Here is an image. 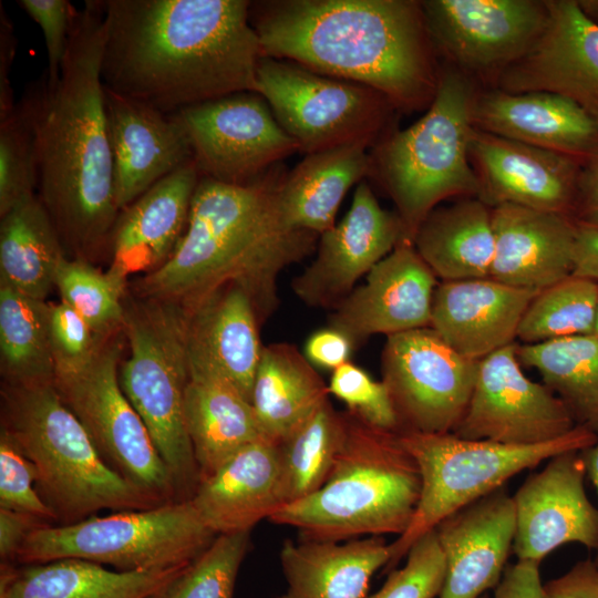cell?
<instances>
[{
  "mask_svg": "<svg viewBox=\"0 0 598 598\" xmlns=\"http://www.w3.org/2000/svg\"><path fill=\"white\" fill-rule=\"evenodd\" d=\"M427 33L452 66L495 79L542 34L548 10L535 0L421 1Z\"/></svg>",
  "mask_w": 598,
  "mask_h": 598,
  "instance_id": "9a60e30c",
  "label": "cell"
},
{
  "mask_svg": "<svg viewBox=\"0 0 598 598\" xmlns=\"http://www.w3.org/2000/svg\"><path fill=\"white\" fill-rule=\"evenodd\" d=\"M165 592H166V590L163 591V592H161V594H158V595H155V596H153V597H151V598H165Z\"/></svg>",
  "mask_w": 598,
  "mask_h": 598,
  "instance_id": "94428289",
  "label": "cell"
},
{
  "mask_svg": "<svg viewBox=\"0 0 598 598\" xmlns=\"http://www.w3.org/2000/svg\"><path fill=\"white\" fill-rule=\"evenodd\" d=\"M353 347L346 334L329 327L313 332L307 339L305 357L312 365L333 371L349 362Z\"/></svg>",
  "mask_w": 598,
  "mask_h": 598,
  "instance_id": "681fc988",
  "label": "cell"
},
{
  "mask_svg": "<svg viewBox=\"0 0 598 598\" xmlns=\"http://www.w3.org/2000/svg\"><path fill=\"white\" fill-rule=\"evenodd\" d=\"M124 340L123 331L105 339L84 370L55 378V386L112 470L163 503L179 502L167 466L121 389Z\"/></svg>",
  "mask_w": 598,
  "mask_h": 598,
  "instance_id": "7c38bea8",
  "label": "cell"
},
{
  "mask_svg": "<svg viewBox=\"0 0 598 598\" xmlns=\"http://www.w3.org/2000/svg\"><path fill=\"white\" fill-rule=\"evenodd\" d=\"M412 243L442 281L489 277L494 258L492 207L478 197L436 207L422 221Z\"/></svg>",
  "mask_w": 598,
  "mask_h": 598,
  "instance_id": "836d02e7",
  "label": "cell"
},
{
  "mask_svg": "<svg viewBox=\"0 0 598 598\" xmlns=\"http://www.w3.org/2000/svg\"><path fill=\"white\" fill-rule=\"evenodd\" d=\"M517 347L509 344L478 361L470 403L453 434L528 446L557 440L577 426L566 404L524 373Z\"/></svg>",
  "mask_w": 598,
  "mask_h": 598,
  "instance_id": "2e32d148",
  "label": "cell"
},
{
  "mask_svg": "<svg viewBox=\"0 0 598 598\" xmlns=\"http://www.w3.org/2000/svg\"><path fill=\"white\" fill-rule=\"evenodd\" d=\"M369 151L354 144L307 154L280 183L279 199L287 221L318 236L332 228L348 190L369 177Z\"/></svg>",
  "mask_w": 598,
  "mask_h": 598,
  "instance_id": "d6a6232c",
  "label": "cell"
},
{
  "mask_svg": "<svg viewBox=\"0 0 598 598\" xmlns=\"http://www.w3.org/2000/svg\"><path fill=\"white\" fill-rule=\"evenodd\" d=\"M1 432L34 466L37 491L54 512L56 525L74 524L105 509L165 504L107 465L54 381L2 382Z\"/></svg>",
  "mask_w": 598,
  "mask_h": 598,
  "instance_id": "5b68a950",
  "label": "cell"
},
{
  "mask_svg": "<svg viewBox=\"0 0 598 598\" xmlns=\"http://www.w3.org/2000/svg\"><path fill=\"white\" fill-rule=\"evenodd\" d=\"M188 365L184 414L202 480L265 437L251 403L225 377L189 359Z\"/></svg>",
  "mask_w": 598,
  "mask_h": 598,
  "instance_id": "4dcf8cb0",
  "label": "cell"
},
{
  "mask_svg": "<svg viewBox=\"0 0 598 598\" xmlns=\"http://www.w3.org/2000/svg\"><path fill=\"white\" fill-rule=\"evenodd\" d=\"M216 536L189 499L171 502L40 526L28 535L14 564L78 558L118 571L157 570L189 565Z\"/></svg>",
  "mask_w": 598,
  "mask_h": 598,
  "instance_id": "30bf717a",
  "label": "cell"
},
{
  "mask_svg": "<svg viewBox=\"0 0 598 598\" xmlns=\"http://www.w3.org/2000/svg\"><path fill=\"white\" fill-rule=\"evenodd\" d=\"M586 474L589 476L590 481L595 485L597 493H598V440L590 445L589 447L580 451ZM596 561L598 563V549Z\"/></svg>",
  "mask_w": 598,
  "mask_h": 598,
  "instance_id": "6f0895ef",
  "label": "cell"
},
{
  "mask_svg": "<svg viewBox=\"0 0 598 598\" xmlns=\"http://www.w3.org/2000/svg\"><path fill=\"white\" fill-rule=\"evenodd\" d=\"M544 598H598V565L586 559L544 585Z\"/></svg>",
  "mask_w": 598,
  "mask_h": 598,
  "instance_id": "f907efd6",
  "label": "cell"
},
{
  "mask_svg": "<svg viewBox=\"0 0 598 598\" xmlns=\"http://www.w3.org/2000/svg\"><path fill=\"white\" fill-rule=\"evenodd\" d=\"M124 307L130 355L120 364V385L167 466L179 501H187L200 476L184 414L189 375L185 309L128 293Z\"/></svg>",
  "mask_w": 598,
  "mask_h": 598,
  "instance_id": "ba28073f",
  "label": "cell"
},
{
  "mask_svg": "<svg viewBox=\"0 0 598 598\" xmlns=\"http://www.w3.org/2000/svg\"><path fill=\"white\" fill-rule=\"evenodd\" d=\"M0 118L6 117L16 106L9 74L14 59L16 38L13 27L0 6Z\"/></svg>",
  "mask_w": 598,
  "mask_h": 598,
  "instance_id": "11a10c76",
  "label": "cell"
},
{
  "mask_svg": "<svg viewBox=\"0 0 598 598\" xmlns=\"http://www.w3.org/2000/svg\"><path fill=\"white\" fill-rule=\"evenodd\" d=\"M200 177L247 185L299 151L267 101L245 91L177 112Z\"/></svg>",
  "mask_w": 598,
  "mask_h": 598,
  "instance_id": "5bb4252c",
  "label": "cell"
},
{
  "mask_svg": "<svg viewBox=\"0 0 598 598\" xmlns=\"http://www.w3.org/2000/svg\"><path fill=\"white\" fill-rule=\"evenodd\" d=\"M255 92L307 154L360 144L371 148L392 130L396 107L377 90L262 56Z\"/></svg>",
  "mask_w": 598,
  "mask_h": 598,
  "instance_id": "8fae6325",
  "label": "cell"
},
{
  "mask_svg": "<svg viewBox=\"0 0 598 598\" xmlns=\"http://www.w3.org/2000/svg\"><path fill=\"white\" fill-rule=\"evenodd\" d=\"M344 417V439L326 482L268 520L298 529L302 539L400 536L420 499L417 464L398 432L373 427L349 412Z\"/></svg>",
  "mask_w": 598,
  "mask_h": 598,
  "instance_id": "8992f818",
  "label": "cell"
},
{
  "mask_svg": "<svg viewBox=\"0 0 598 598\" xmlns=\"http://www.w3.org/2000/svg\"><path fill=\"white\" fill-rule=\"evenodd\" d=\"M594 334H596L598 337V306H597V316H596V324H595Z\"/></svg>",
  "mask_w": 598,
  "mask_h": 598,
  "instance_id": "91938a15",
  "label": "cell"
},
{
  "mask_svg": "<svg viewBox=\"0 0 598 598\" xmlns=\"http://www.w3.org/2000/svg\"><path fill=\"white\" fill-rule=\"evenodd\" d=\"M104 86V85H103ZM120 212L193 159L177 113L168 114L104 87Z\"/></svg>",
  "mask_w": 598,
  "mask_h": 598,
  "instance_id": "7402d4cb",
  "label": "cell"
},
{
  "mask_svg": "<svg viewBox=\"0 0 598 598\" xmlns=\"http://www.w3.org/2000/svg\"><path fill=\"white\" fill-rule=\"evenodd\" d=\"M596 563H597V561H596ZM597 565H598V563H597Z\"/></svg>",
  "mask_w": 598,
  "mask_h": 598,
  "instance_id": "be15d7a7",
  "label": "cell"
},
{
  "mask_svg": "<svg viewBox=\"0 0 598 598\" xmlns=\"http://www.w3.org/2000/svg\"><path fill=\"white\" fill-rule=\"evenodd\" d=\"M68 257L60 235L38 195L0 216V282L45 300Z\"/></svg>",
  "mask_w": 598,
  "mask_h": 598,
  "instance_id": "d590c367",
  "label": "cell"
},
{
  "mask_svg": "<svg viewBox=\"0 0 598 598\" xmlns=\"http://www.w3.org/2000/svg\"><path fill=\"white\" fill-rule=\"evenodd\" d=\"M250 532L219 534L169 586L165 598H233Z\"/></svg>",
  "mask_w": 598,
  "mask_h": 598,
  "instance_id": "b9f144b4",
  "label": "cell"
},
{
  "mask_svg": "<svg viewBox=\"0 0 598 598\" xmlns=\"http://www.w3.org/2000/svg\"><path fill=\"white\" fill-rule=\"evenodd\" d=\"M401 443L415 460L421 494L408 529L390 543L392 570L411 546L457 509L504 486L518 473L568 451H581L598 434L577 425L568 434L538 445L515 446L466 440L453 433L399 432Z\"/></svg>",
  "mask_w": 598,
  "mask_h": 598,
  "instance_id": "9c48e42d",
  "label": "cell"
},
{
  "mask_svg": "<svg viewBox=\"0 0 598 598\" xmlns=\"http://www.w3.org/2000/svg\"><path fill=\"white\" fill-rule=\"evenodd\" d=\"M199 179L192 161L120 212L110 240L106 270L120 287L127 289L130 277L148 275L173 256L186 231Z\"/></svg>",
  "mask_w": 598,
  "mask_h": 598,
  "instance_id": "cb8c5ba5",
  "label": "cell"
},
{
  "mask_svg": "<svg viewBox=\"0 0 598 598\" xmlns=\"http://www.w3.org/2000/svg\"><path fill=\"white\" fill-rule=\"evenodd\" d=\"M445 559L439 598H480L501 581L516 532L504 486L457 509L434 528Z\"/></svg>",
  "mask_w": 598,
  "mask_h": 598,
  "instance_id": "603a6c76",
  "label": "cell"
},
{
  "mask_svg": "<svg viewBox=\"0 0 598 598\" xmlns=\"http://www.w3.org/2000/svg\"><path fill=\"white\" fill-rule=\"evenodd\" d=\"M546 4L548 17L542 34L498 75L495 87L509 93H557L598 120V24L575 0Z\"/></svg>",
  "mask_w": 598,
  "mask_h": 598,
  "instance_id": "d6986e66",
  "label": "cell"
},
{
  "mask_svg": "<svg viewBox=\"0 0 598 598\" xmlns=\"http://www.w3.org/2000/svg\"><path fill=\"white\" fill-rule=\"evenodd\" d=\"M103 20V2L86 0L58 80L43 76L21 100L34 132L37 195L68 257L91 264L109 256L120 214L101 79Z\"/></svg>",
  "mask_w": 598,
  "mask_h": 598,
  "instance_id": "7a4b0ae2",
  "label": "cell"
},
{
  "mask_svg": "<svg viewBox=\"0 0 598 598\" xmlns=\"http://www.w3.org/2000/svg\"><path fill=\"white\" fill-rule=\"evenodd\" d=\"M49 338L55 378L84 370L104 341L94 334L78 312L62 301L50 303Z\"/></svg>",
  "mask_w": 598,
  "mask_h": 598,
  "instance_id": "bcb514c9",
  "label": "cell"
},
{
  "mask_svg": "<svg viewBox=\"0 0 598 598\" xmlns=\"http://www.w3.org/2000/svg\"><path fill=\"white\" fill-rule=\"evenodd\" d=\"M250 23L264 56L372 87L401 111L434 97L440 69L421 1H256Z\"/></svg>",
  "mask_w": 598,
  "mask_h": 598,
  "instance_id": "3957f363",
  "label": "cell"
},
{
  "mask_svg": "<svg viewBox=\"0 0 598 598\" xmlns=\"http://www.w3.org/2000/svg\"><path fill=\"white\" fill-rule=\"evenodd\" d=\"M476 95L468 75L452 65L440 70L426 113L405 130H392L369 151V177L393 199L410 241L442 200L480 197L470 159Z\"/></svg>",
  "mask_w": 598,
  "mask_h": 598,
  "instance_id": "52a82bcc",
  "label": "cell"
},
{
  "mask_svg": "<svg viewBox=\"0 0 598 598\" xmlns=\"http://www.w3.org/2000/svg\"><path fill=\"white\" fill-rule=\"evenodd\" d=\"M598 281L570 275L540 290L525 310L517 330L522 344L595 332Z\"/></svg>",
  "mask_w": 598,
  "mask_h": 598,
  "instance_id": "ab89813d",
  "label": "cell"
},
{
  "mask_svg": "<svg viewBox=\"0 0 598 598\" xmlns=\"http://www.w3.org/2000/svg\"><path fill=\"white\" fill-rule=\"evenodd\" d=\"M381 368L399 432L443 434L453 433L466 412L478 361L425 327L388 336Z\"/></svg>",
  "mask_w": 598,
  "mask_h": 598,
  "instance_id": "4fadbf2b",
  "label": "cell"
},
{
  "mask_svg": "<svg viewBox=\"0 0 598 598\" xmlns=\"http://www.w3.org/2000/svg\"><path fill=\"white\" fill-rule=\"evenodd\" d=\"M17 3L43 32L48 56L44 78L52 84L60 75L76 9L68 0H19Z\"/></svg>",
  "mask_w": 598,
  "mask_h": 598,
  "instance_id": "c3c4849f",
  "label": "cell"
},
{
  "mask_svg": "<svg viewBox=\"0 0 598 598\" xmlns=\"http://www.w3.org/2000/svg\"><path fill=\"white\" fill-rule=\"evenodd\" d=\"M470 159L481 184L478 198L488 206L513 204L573 217L584 161L477 128Z\"/></svg>",
  "mask_w": 598,
  "mask_h": 598,
  "instance_id": "ffe728a7",
  "label": "cell"
},
{
  "mask_svg": "<svg viewBox=\"0 0 598 598\" xmlns=\"http://www.w3.org/2000/svg\"><path fill=\"white\" fill-rule=\"evenodd\" d=\"M285 174L275 166L247 185L200 177L178 247L162 267L134 280L132 293L187 308L236 285L249 293L262 322L277 307L280 272L319 238L287 221L279 199Z\"/></svg>",
  "mask_w": 598,
  "mask_h": 598,
  "instance_id": "277c9868",
  "label": "cell"
},
{
  "mask_svg": "<svg viewBox=\"0 0 598 598\" xmlns=\"http://www.w3.org/2000/svg\"><path fill=\"white\" fill-rule=\"evenodd\" d=\"M519 362L536 370L577 425L598 434V337L573 336L518 344Z\"/></svg>",
  "mask_w": 598,
  "mask_h": 598,
  "instance_id": "8d00e7d4",
  "label": "cell"
},
{
  "mask_svg": "<svg viewBox=\"0 0 598 598\" xmlns=\"http://www.w3.org/2000/svg\"><path fill=\"white\" fill-rule=\"evenodd\" d=\"M55 288L61 301L78 312L99 339L123 331L127 289L120 287L106 271L89 261L66 257L58 269Z\"/></svg>",
  "mask_w": 598,
  "mask_h": 598,
  "instance_id": "60d3db41",
  "label": "cell"
},
{
  "mask_svg": "<svg viewBox=\"0 0 598 598\" xmlns=\"http://www.w3.org/2000/svg\"><path fill=\"white\" fill-rule=\"evenodd\" d=\"M403 239L398 213L385 210L362 181L342 220L319 236L317 256L293 279L292 290L310 307L334 308Z\"/></svg>",
  "mask_w": 598,
  "mask_h": 598,
  "instance_id": "e0dca14e",
  "label": "cell"
},
{
  "mask_svg": "<svg viewBox=\"0 0 598 598\" xmlns=\"http://www.w3.org/2000/svg\"><path fill=\"white\" fill-rule=\"evenodd\" d=\"M35 483L32 463L0 432V508L30 514L56 525V516L39 495Z\"/></svg>",
  "mask_w": 598,
  "mask_h": 598,
  "instance_id": "7dc6e473",
  "label": "cell"
},
{
  "mask_svg": "<svg viewBox=\"0 0 598 598\" xmlns=\"http://www.w3.org/2000/svg\"><path fill=\"white\" fill-rule=\"evenodd\" d=\"M474 127L586 161L598 150V120L570 99L548 92L477 93Z\"/></svg>",
  "mask_w": 598,
  "mask_h": 598,
  "instance_id": "484cf974",
  "label": "cell"
},
{
  "mask_svg": "<svg viewBox=\"0 0 598 598\" xmlns=\"http://www.w3.org/2000/svg\"><path fill=\"white\" fill-rule=\"evenodd\" d=\"M104 87L164 113L254 91L264 56L247 0H104Z\"/></svg>",
  "mask_w": 598,
  "mask_h": 598,
  "instance_id": "6da1fadb",
  "label": "cell"
},
{
  "mask_svg": "<svg viewBox=\"0 0 598 598\" xmlns=\"http://www.w3.org/2000/svg\"><path fill=\"white\" fill-rule=\"evenodd\" d=\"M493 598H544L539 564L517 560L506 566Z\"/></svg>",
  "mask_w": 598,
  "mask_h": 598,
  "instance_id": "816d5d0a",
  "label": "cell"
},
{
  "mask_svg": "<svg viewBox=\"0 0 598 598\" xmlns=\"http://www.w3.org/2000/svg\"><path fill=\"white\" fill-rule=\"evenodd\" d=\"M586 475L580 451L564 452L548 458L512 495L517 560L540 564L569 543L598 549V508L587 496Z\"/></svg>",
  "mask_w": 598,
  "mask_h": 598,
  "instance_id": "ac0fdd59",
  "label": "cell"
},
{
  "mask_svg": "<svg viewBox=\"0 0 598 598\" xmlns=\"http://www.w3.org/2000/svg\"><path fill=\"white\" fill-rule=\"evenodd\" d=\"M573 275L598 281L597 226L577 223Z\"/></svg>",
  "mask_w": 598,
  "mask_h": 598,
  "instance_id": "9f6ffc18",
  "label": "cell"
},
{
  "mask_svg": "<svg viewBox=\"0 0 598 598\" xmlns=\"http://www.w3.org/2000/svg\"><path fill=\"white\" fill-rule=\"evenodd\" d=\"M50 303L0 282V364L2 382H53L49 338Z\"/></svg>",
  "mask_w": 598,
  "mask_h": 598,
  "instance_id": "74e56055",
  "label": "cell"
},
{
  "mask_svg": "<svg viewBox=\"0 0 598 598\" xmlns=\"http://www.w3.org/2000/svg\"><path fill=\"white\" fill-rule=\"evenodd\" d=\"M573 217L598 227V150L582 164Z\"/></svg>",
  "mask_w": 598,
  "mask_h": 598,
  "instance_id": "db71d44e",
  "label": "cell"
},
{
  "mask_svg": "<svg viewBox=\"0 0 598 598\" xmlns=\"http://www.w3.org/2000/svg\"><path fill=\"white\" fill-rule=\"evenodd\" d=\"M480 598H491L487 594L483 595L482 597Z\"/></svg>",
  "mask_w": 598,
  "mask_h": 598,
  "instance_id": "6125c7cd",
  "label": "cell"
},
{
  "mask_svg": "<svg viewBox=\"0 0 598 598\" xmlns=\"http://www.w3.org/2000/svg\"><path fill=\"white\" fill-rule=\"evenodd\" d=\"M346 433L344 413L328 400L278 443L285 503L305 498L329 476Z\"/></svg>",
  "mask_w": 598,
  "mask_h": 598,
  "instance_id": "f35d334b",
  "label": "cell"
},
{
  "mask_svg": "<svg viewBox=\"0 0 598 598\" xmlns=\"http://www.w3.org/2000/svg\"><path fill=\"white\" fill-rule=\"evenodd\" d=\"M329 389L293 346H264L250 403L265 440L280 443L329 400Z\"/></svg>",
  "mask_w": 598,
  "mask_h": 598,
  "instance_id": "e575fe53",
  "label": "cell"
},
{
  "mask_svg": "<svg viewBox=\"0 0 598 598\" xmlns=\"http://www.w3.org/2000/svg\"><path fill=\"white\" fill-rule=\"evenodd\" d=\"M328 389L348 406L349 413L364 423L399 432V419L385 384L373 380L362 368L350 361L337 368L332 371Z\"/></svg>",
  "mask_w": 598,
  "mask_h": 598,
  "instance_id": "f6af8a7d",
  "label": "cell"
},
{
  "mask_svg": "<svg viewBox=\"0 0 598 598\" xmlns=\"http://www.w3.org/2000/svg\"><path fill=\"white\" fill-rule=\"evenodd\" d=\"M189 501L216 535L250 532L286 505L278 445H246L202 478Z\"/></svg>",
  "mask_w": 598,
  "mask_h": 598,
  "instance_id": "83f0119b",
  "label": "cell"
},
{
  "mask_svg": "<svg viewBox=\"0 0 598 598\" xmlns=\"http://www.w3.org/2000/svg\"><path fill=\"white\" fill-rule=\"evenodd\" d=\"M489 278L540 291L573 275L577 223L565 214L513 204L492 207Z\"/></svg>",
  "mask_w": 598,
  "mask_h": 598,
  "instance_id": "d4e9b609",
  "label": "cell"
},
{
  "mask_svg": "<svg viewBox=\"0 0 598 598\" xmlns=\"http://www.w3.org/2000/svg\"><path fill=\"white\" fill-rule=\"evenodd\" d=\"M582 13L598 24V0L577 1Z\"/></svg>",
  "mask_w": 598,
  "mask_h": 598,
  "instance_id": "680465c9",
  "label": "cell"
},
{
  "mask_svg": "<svg viewBox=\"0 0 598 598\" xmlns=\"http://www.w3.org/2000/svg\"><path fill=\"white\" fill-rule=\"evenodd\" d=\"M436 276L403 239L337 307L329 327L353 346L373 334L391 336L430 327Z\"/></svg>",
  "mask_w": 598,
  "mask_h": 598,
  "instance_id": "44dd1931",
  "label": "cell"
},
{
  "mask_svg": "<svg viewBox=\"0 0 598 598\" xmlns=\"http://www.w3.org/2000/svg\"><path fill=\"white\" fill-rule=\"evenodd\" d=\"M184 309L188 359L225 377L250 402L264 346L249 293L228 285Z\"/></svg>",
  "mask_w": 598,
  "mask_h": 598,
  "instance_id": "f1b7e54d",
  "label": "cell"
},
{
  "mask_svg": "<svg viewBox=\"0 0 598 598\" xmlns=\"http://www.w3.org/2000/svg\"><path fill=\"white\" fill-rule=\"evenodd\" d=\"M537 292L489 277L442 281L434 292L430 328L460 354L480 361L515 343Z\"/></svg>",
  "mask_w": 598,
  "mask_h": 598,
  "instance_id": "4316f807",
  "label": "cell"
},
{
  "mask_svg": "<svg viewBox=\"0 0 598 598\" xmlns=\"http://www.w3.org/2000/svg\"><path fill=\"white\" fill-rule=\"evenodd\" d=\"M43 525L50 524L30 514L0 508L1 564H14L17 554L28 535Z\"/></svg>",
  "mask_w": 598,
  "mask_h": 598,
  "instance_id": "f5cc1de1",
  "label": "cell"
},
{
  "mask_svg": "<svg viewBox=\"0 0 598 598\" xmlns=\"http://www.w3.org/2000/svg\"><path fill=\"white\" fill-rule=\"evenodd\" d=\"M188 566L118 571L78 558L1 564L0 598H151L167 590Z\"/></svg>",
  "mask_w": 598,
  "mask_h": 598,
  "instance_id": "1f68e13d",
  "label": "cell"
},
{
  "mask_svg": "<svg viewBox=\"0 0 598 598\" xmlns=\"http://www.w3.org/2000/svg\"><path fill=\"white\" fill-rule=\"evenodd\" d=\"M403 567L392 569L383 586L365 598H439L445 579V559L435 529L420 537Z\"/></svg>",
  "mask_w": 598,
  "mask_h": 598,
  "instance_id": "ee69618b",
  "label": "cell"
},
{
  "mask_svg": "<svg viewBox=\"0 0 598 598\" xmlns=\"http://www.w3.org/2000/svg\"><path fill=\"white\" fill-rule=\"evenodd\" d=\"M37 154L31 118L22 101L0 118V216L37 194Z\"/></svg>",
  "mask_w": 598,
  "mask_h": 598,
  "instance_id": "7bdbcfd3",
  "label": "cell"
},
{
  "mask_svg": "<svg viewBox=\"0 0 598 598\" xmlns=\"http://www.w3.org/2000/svg\"><path fill=\"white\" fill-rule=\"evenodd\" d=\"M390 560L382 536L349 540L287 539L280 550L286 590L279 598H365Z\"/></svg>",
  "mask_w": 598,
  "mask_h": 598,
  "instance_id": "f546056e",
  "label": "cell"
}]
</instances>
